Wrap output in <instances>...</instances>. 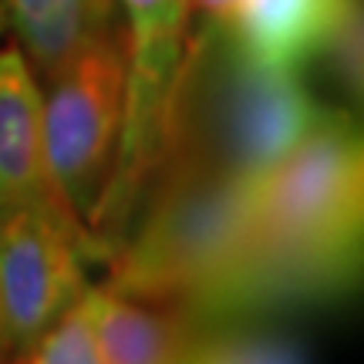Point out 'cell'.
Segmentation results:
<instances>
[{
	"instance_id": "obj_1",
	"label": "cell",
	"mask_w": 364,
	"mask_h": 364,
	"mask_svg": "<svg viewBox=\"0 0 364 364\" xmlns=\"http://www.w3.org/2000/svg\"><path fill=\"white\" fill-rule=\"evenodd\" d=\"M364 142L348 105H321L307 135L253 179V230L236 270L189 327L270 321L361 287Z\"/></svg>"
},
{
	"instance_id": "obj_2",
	"label": "cell",
	"mask_w": 364,
	"mask_h": 364,
	"mask_svg": "<svg viewBox=\"0 0 364 364\" xmlns=\"http://www.w3.org/2000/svg\"><path fill=\"white\" fill-rule=\"evenodd\" d=\"M317 112L297 68L260 61L230 24L203 21L186 38L156 169L189 162L257 179L307 135Z\"/></svg>"
},
{
	"instance_id": "obj_3",
	"label": "cell",
	"mask_w": 364,
	"mask_h": 364,
	"mask_svg": "<svg viewBox=\"0 0 364 364\" xmlns=\"http://www.w3.org/2000/svg\"><path fill=\"white\" fill-rule=\"evenodd\" d=\"M253 230V179L206 166H159L112 253L105 290L189 317L236 270Z\"/></svg>"
},
{
	"instance_id": "obj_4",
	"label": "cell",
	"mask_w": 364,
	"mask_h": 364,
	"mask_svg": "<svg viewBox=\"0 0 364 364\" xmlns=\"http://www.w3.org/2000/svg\"><path fill=\"white\" fill-rule=\"evenodd\" d=\"M122 118L125 31L115 24L48 75V95H41L48 172L58 199L88 233L115 172Z\"/></svg>"
},
{
	"instance_id": "obj_5",
	"label": "cell",
	"mask_w": 364,
	"mask_h": 364,
	"mask_svg": "<svg viewBox=\"0 0 364 364\" xmlns=\"http://www.w3.org/2000/svg\"><path fill=\"white\" fill-rule=\"evenodd\" d=\"M125 11V118L115 172L91 236L112 253L125 240L159 162L169 91L189 38V0H118Z\"/></svg>"
},
{
	"instance_id": "obj_6",
	"label": "cell",
	"mask_w": 364,
	"mask_h": 364,
	"mask_svg": "<svg viewBox=\"0 0 364 364\" xmlns=\"http://www.w3.org/2000/svg\"><path fill=\"white\" fill-rule=\"evenodd\" d=\"M88 263H108V253L78 220L34 206L0 209L4 364L21 358L88 294Z\"/></svg>"
},
{
	"instance_id": "obj_7",
	"label": "cell",
	"mask_w": 364,
	"mask_h": 364,
	"mask_svg": "<svg viewBox=\"0 0 364 364\" xmlns=\"http://www.w3.org/2000/svg\"><path fill=\"white\" fill-rule=\"evenodd\" d=\"M17 206L71 216L44 159L38 78L21 51H0V209Z\"/></svg>"
},
{
	"instance_id": "obj_8",
	"label": "cell",
	"mask_w": 364,
	"mask_h": 364,
	"mask_svg": "<svg viewBox=\"0 0 364 364\" xmlns=\"http://www.w3.org/2000/svg\"><path fill=\"white\" fill-rule=\"evenodd\" d=\"M361 0H243L233 34L243 51L270 65L300 68L327 48Z\"/></svg>"
},
{
	"instance_id": "obj_9",
	"label": "cell",
	"mask_w": 364,
	"mask_h": 364,
	"mask_svg": "<svg viewBox=\"0 0 364 364\" xmlns=\"http://www.w3.org/2000/svg\"><path fill=\"white\" fill-rule=\"evenodd\" d=\"M88 294L98 364H176L189 338V324L176 307L122 297L105 287Z\"/></svg>"
},
{
	"instance_id": "obj_10",
	"label": "cell",
	"mask_w": 364,
	"mask_h": 364,
	"mask_svg": "<svg viewBox=\"0 0 364 364\" xmlns=\"http://www.w3.org/2000/svg\"><path fill=\"white\" fill-rule=\"evenodd\" d=\"M0 7L44 78L118 24V0H0Z\"/></svg>"
},
{
	"instance_id": "obj_11",
	"label": "cell",
	"mask_w": 364,
	"mask_h": 364,
	"mask_svg": "<svg viewBox=\"0 0 364 364\" xmlns=\"http://www.w3.org/2000/svg\"><path fill=\"white\" fill-rule=\"evenodd\" d=\"M176 364H311L307 348L270 321L189 327Z\"/></svg>"
},
{
	"instance_id": "obj_12",
	"label": "cell",
	"mask_w": 364,
	"mask_h": 364,
	"mask_svg": "<svg viewBox=\"0 0 364 364\" xmlns=\"http://www.w3.org/2000/svg\"><path fill=\"white\" fill-rule=\"evenodd\" d=\"M240 4H243V0H189L193 11L206 14V21H223V24H233Z\"/></svg>"
},
{
	"instance_id": "obj_13",
	"label": "cell",
	"mask_w": 364,
	"mask_h": 364,
	"mask_svg": "<svg viewBox=\"0 0 364 364\" xmlns=\"http://www.w3.org/2000/svg\"><path fill=\"white\" fill-rule=\"evenodd\" d=\"M7 31V17H4V7H0V34Z\"/></svg>"
},
{
	"instance_id": "obj_14",
	"label": "cell",
	"mask_w": 364,
	"mask_h": 364,
	"mask_svg": "<svg viewBox=\"0 0 364 364\" xmlns=\"http://www.w3.org/2000/svg\"><path fill=\"white\" fill-rule=\"evenodd\" d=\"M0 361H4V344H0Z\"/></svg>"
},
{
	"instance_id": "obj_15",
	"label": "cell",
	"mask_w": 364,
	"mask_h": 364,
	"mask_svg": "<svg viewBox=\"0 0 364 364\" xmlns=\"http://www.w3.org/2000/svg\"><path fill=\"white\" fill-rule=\"evenodd\" d=\"M0 364H4V361H0Z\"/></svg>"
}]
</instances>
